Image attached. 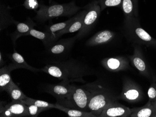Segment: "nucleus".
I'll list each match as a JSON object with an SVG mask.
<instances>
[{"mask_svg":"<svg viewBox=\"0 0 156 117\" xmlns=\"http://www.w3.org/2000/svg\"><path fill=\"white\" fill-rule=\"evenodd\" d=\"M90 97V92L84 85H74L68 97L59 103H57L67 108L89 112L88 104Z\"/></svg>","mask_w":156,"mask_h":117,"instance_id":"obj_4","label":"nucleus"},{"mask_svg":"<svg viewBox=\"0 0 156 117\" xmlns=\"http://www.w3.org/2000/svg\"><path fill=\"white\" fill-rule=\"evenodd\" d=\"M86 10L82 28L76 35L77 39L80 40L86 36L91 31L100 16L101 9L98 0H94L83 7Z\"/></svg>","mask_w":156,"mask_h":117,"instance_id":"obj_6","label":"nucleus"},{"mask_svg":"<svg viewBox=\"0 0 156 117\" xmlns=\"http://www.w3.org/2000/svg\"><path fill=\"white\" fill-rule=\"evenodd\" d=\"M74 86V84L61 81L58 84H46L44 87L43 91L53 96L56 98V103H58L68 97Z\"/></svg>","mask_w":156,"mask_h":117,"instance_id":"obj_10","label":"nucleus"},{"mask_svg":"<svg viewBox=\"0 0 156 117\" xmlns=\"http://www.w3.org/2000/svg\"><path fill=\"white\" fill-rule=\"evenodd\" d=\"M83 85L90 93L89 111L96 117H100L103 109L109 103L119 100L118 95L100 81L97 80Z\"/></svg>","mask_w":156,"mask_h":117,"instance_id":"obj_2","label":"nucleus"},{"mask_svg":"<svg viewBox=\"0 0 156 117\" xmlns=\"http://www.w3.org/2000/svg\"><path fill=\"white\" fill-rule=\"evenodd\" d=\"M151 103L153 104V105H154V107H155V109L156 110V101H155V102H151Z\"/></svg>","mask_w":156,"mask_h":117,"instance_id":"obj_32","label":"nucleus"},{"mask_svg":"<svg viewBox=\"0 0 156 117\" xmlns=\"http://www.w3.org/2000/svg\"><path fill=\"white\" fill-rule=\"evenodd\" d=\"M130 117H156V110L151 101L142 107L131 108Z\"/></svg>","mask_w":156,"mask_h":117,"instance_id":"obj_20","label":"nucleus"},{"mask_svg":"<svg viewBox=\"0 0 156 117\" xmlns=\"http://www.w3.org/2000/svg\"><path fill=\"white\" fill-rule=\"evenodd\" d=\"M55 109L64 112L70 117H96L90 112L83 111L81 110L67 108L57 103L55 104Z\"/></svg>","mask_w":156,"mask_h":117,"instance_id":"obj_23","label":"nucleus"},{"mask_svg":"<svg viewBox=\"0 0 156 117\" xmlns=\"http://www.w3.org/2000/svg\"><path fill=\"white\" fill-rule=\"evenodd\" d=\"M100 6L101 11L106 8L112 7L121 6L122 0H98Z\"/></svg>","mask_w":156,"mask_h":117,"instance_id":"obj_27","label":"nucleus"},{"mask_svg":"<svg viewBox=\"0 0 156 117\" xmlns=\"http://www.w3.org/2000/svg\"><path fill=\"white\" fill-rule=\"evenodd\" d=\"M101 64L105 69L110 72L124 71L130 68L129 60L123 56L107 57L101 60Z\"/></svg>","mask_w":156,"mask_h":117,"instance_id":"obj_11","label":"nucleus"},{"mask_svg":"<svg viewBox=\"0 0 156 117\" xmlns=\"http://www.w3.org/2000/svg\"><path fill=\"white\" fill-rule=\"evenodd\" d=\"M27 105L28 117H36L42 112L47 110L45 108L38 107L34 105Z\"/></svg>","mask_w":156,"mask_h":117,"instance_id":"obj_28","label":"nucleus"},{"mask_svg":"<svg viewBox=\"0 0 156 117\" xmlns=\"http://www.w3.org/2000/svg\"><path fill=\"white\" fill-rule=\"evenodd\" d=\"M115 35V33L111 30H101L88 39L86 45L88 47H94L107 44L113 41Z\"/></svg>","mask_w":156,"mask_h":117,"instance_id":"obj_14","label":"nucleus"},{"mask_svg":"<svg viewBox=\"0 0 156 117\" xmlns=\"http://www.w3.org/2000/svg\"><path fill=\"white\" fill-rule=\"evenodd\" d=\"M147 94L149 101L151 102L156 101V81L151 83L148 89Z\"/></svg>","mask_w":156,"mask_h":117,"instance_id":"obj_30","label":"nucleus"},{"mask_svg":"<svg viewBox=\"0 0 156 117\" xmlns=\"http://www.w3.org/2000/svg\"><path fill=\"white\" fill-rule=\"evenodd\" d=\"M129 58L132 65L136 68L140 75L150 79L153 78V75L144 58L140 48L135 46L133 54L129 56Z\"/></svg>","mask_w":156,"mask_h":117,"instance_id":"obj_12","label":"nucleus"},{"mask_svg":"<svg viewBox=\"0 0 156 117\" xmlns=\"http://www.w3.org/2000/svg\"><path fill=\"white\" fill-rule=\"evenodd\" d=\"M40 70L53 77L69 83H85L86 81L84 77L92 75L94 72L93 69L88 65L74 59L51 61Z\"/></svg>","mask_w":156,"mask_h":117,"instance_id":"obj_1","label":"nucleus"},{"mask_svg":"<svg viewBox=\"0 0 156 117\" xmlns=\"http://www.w3.org/2000/svg\"><path fill=\"white\" fill-rule=\"evenodd\" d=\"M5 91L8 93L12 101H23L27 98V96L13 81L9 85Z\"/></svg>","mask_w":156,"mask_h":117,"instance_id":"obj_24","label":"nucleus"},{"mask_svg":"<svg viewBox=\"0 0 156 117\" xmlns=\"http://www.w3.org/2000/svg\"><path fill=\"white\" fill-rule=\"evenodd\" d=\"M77 40L76 36L73 37L61 39L56 41L54 44L46 49V54L51 58L50 62L66 60Z\"/></svg>","mask_w":156,"mask_h":117,"instance_id":"obj_7","label":"nucleus"},{"mask_svg":"<svg viewBox=\"0 0 156 117\" xmlns=\"http://www.w3.org/2000/svg\"><path fill=\"white\" fill-rule=\"evenodd\" d=\"M81 9L76 5L74 0L68 3L59 4L54 2L49 5H45L41 1L34 19L39 24H42L56 17L75 15Z\"/></svg>","mask_w":156,"mask_h":117,"instance_id":"obj_3","label":"nucleus"},{"mask_svg":"<svg viewBox=\"0 0 156 117\" xmlns=\"http://www.w3.org/2000/svg\"><path fill=\"white\" fill-rule=\"evenodd\" d=\"M53 0H49V4H51L53 2Z\"/></svg>","mask_w":156,"mask_h":117,"instance_id":"obj_33","label":"nucleus"},{"mask_svg":"<svg viewBox=\"0 0 156 117\" xmlns=\"http://www.w3.org/2000/svg\"><path fill=\"white\" fill-rule=\"evenodd\" d=\"M31 36L42 41L46 49L54 44L58 39L55 36V33L42 32L32 29L28 33V36Z\"/></svg>","mask_w":156,"mask_h":117,"instance_id":"obj_19","label":"nucleus"},{"mask_svg":"<svg viewBox=\"0 0 156 117\" xmlns=\"http://www.w3.org/2000/svg\"><path fill=\"white\" fill-rule=\"evenodd\" d=\"M12 69L9 65H5L0 69V91L1 92L6 91V89L12 82L10 72Z\"/></svg>","mask_w":156,"mask_h":117,"instance_id":"obj_21","label":"nucleus"},{"mask_svg":"<svg viewBox=\"0 0 156 117\" xmlns=\"http://www.w3.org/2000/svg\"><path fill=\"white\" fill-rule=\"evenodd\" d=\"M86 14V10L84 9L76 14V17L74 21L70 24L66 28L62 30L58 31L55 33V36L57 39H58L60 36L63 35L67 33H74L76 31H79L82 28L83 26V21L85 15Z\"/></svg>","mask_w":156,"mask_h":117,"instance_id":"obj_17","label":"nucleus"},{"mask_svg":"<svg viewBox=\"0 0 156 117\" xmlns=\"http://www.w3.org/2000/svg\"><path fill=\"white\" fill-rule=\"evenodd\" d=\"M16 25V29L10 34L11 40L15 46H16V40L21 36H28V33L30 30L36 26V23L30 17H28L24 22H18Z\"/></svg>","mask_w":156,"mask_h":117,"instance_id":"obj_15","label":"nucleus"},{"mask_svg":"<svg viewBox=\"0 0 156 117\" xmlns=\"http://www.w3.org/2000/svg\"><path fill=\"white\" fill-rule=\"evenodd\" d=\"M142 89L136 82L128 77H125L122 81V90L118 95L119 100L130 103L140 102L144 98Z\"/></svg>","mask_w":156,"mask_h":117,"instance_id":"obj_8","label":"nucleus"},{"mask_svg":"<svg viewBox=\"0 0 156 117\" xmlns=\"http://www.w3.org/2000/svg\"><path fill=\"white\" fill-rule=\"evenodd\" d=\"M5 62H4L3 59H2V53L1 52V53H0V64H1V67H3L4 65H5Z\"/></svg>","mask_w":156,"mask_h":117,"instance_id":"obj_31","label":"nucleus"},{"mask_svg":"<svg viewBox=\"0 0 156 117\" xmlns=\"http://www.w3.org/2000/svg\"><path fill=\"white\" fill-rule=\"evenodd\" d=\"M76 15H74L73 17L68 19L67 21L59 22V23H55L52 25H47L44 27V31L49 32V33H55L60 30H63L66 28L67 27L71 24L76 18Z\"/></svg>","mask_w":156,"mask_h":117,"instance_id":"obj_25","label":"nucleus"},{"mask_svg":"<svg viewBox=\"0 0 156 117\" xmlns=\"http://www.w3.org/2000/svg\"><path fill=\"white\" fill-rule=\"evenodd\" d=\"M8 57L12 62L9 64V65L11 67L13 71L17 69H25L34 73H37L41 71L40 69H37L28 64L23 57L18 53L15 49L14 50V52L11 54H9Z\"/></svg>","mask_w":156,"mask_h":117,"instance_id":"obj_16","label":"nucleus"},{"mask_svg":"<svg viewBox=\"0 0 156 117\" xmlns=\"http://www.w3.org/2000/svg\"><path fill=\"white\" fill-rule=\"evenodd\" d=\"M3 105L1 103V117H28L27 105L23 101H12Z\"/></svg>","mask_w":156,"mask_h":117,"instance_id":"obj_9","label":"nucleus"},{"mask_svg":"<svg viewBox=\"0 0 156 117\" xmlns=\"http://www.w3.org/2000/svg\"><path fill=\"white\" fill-rule=\"evenodd\" d=\"M131 113V108L115 101L109 103L103 109L100 117H130Z\"/></svg>","mask_w":156,"mask_h":117,"instance_id":"obj_13","label":"nucleus"},{"mask_svg":"<svg viewBox=\"0 0 156 117\" xmlns=\"http://www.w3.org/2000/svg\"><path fill=\"white\" fill-rule=\"evenodd\" d=\"M11 8L1 2L0 4V30L2 31L9 26L15 24L18 22L14 19L11 15Z\"/></svg>","mask_w":156,"mask_h":117,"instance_id":"obj_18","label":"nucleus"},{"mask_svg":"<svg viewBox=\"0 0 156 117\" xmlns=\"http://www.w3.org/2000/svg\"><path fill=\"white\" fill-rule=\"evenodd\" d=\"M22 101H23L26 105H34L38 107L45 108L47 110L55 108V104H51L45 101L33 99L28 97L26 99Z\"/></svg>","mask_w":156,"mask_h":117,"instance_id":"obj_26","label":"nucleus"},{"mask_svg":"<svg viewBox=\"0 0 156 117\" xmlns=\"http://www.w3.org/2000/svg\"><path fill=\"white\" fill-rule=\"evenodd\" d=\"M124 15V21L135 18V0H122L121 6Z\"/></svg>","mask_w":156,"mask_h":117,"instance_id":"obj_22","label":"nucleus"},{"mask_svg":"<svg viewBox=\"0 0 156 117\" xmlns=\"http://www.w3.org/2000/svg\"><path fill=\"white\" fill-rule=\"evenodd\" d=\"M123 33L126 39L130 42L148 45L156 44V41L140 26L136 17L124 21Z\"/></svg>","mask_w":156,"mask_h":117,"instance_id":"obj_5","label":"nucleus"},{"mask_svg":"<svg viewBox=\"0 0 156 117\" xmlns=\"http://www.w3.org/2000/svg\"><path fill=\"white\" fill-rule=\"evenodd\" d=\"M23 6L26 9L33 10L36 12L39 8L40 4L37 0H25Z\"/></svg>","mask_w":156,"mask_h":117,"instance_id":"obj_29","label":"nucleus"}]
</instances>
